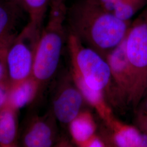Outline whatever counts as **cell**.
Returning a JSON list of instances; mask_svg holds the SVG:
<instances>
[{
  "mask_svg": "<svg viewBox=\"0 0 147 147\" xmlns=\"http://www.w3.org/2000/svg\"><path fill=\"white\" fill-rule=\"evenodd\" d=\"M67 17L70 33L105 59L125 39L131 24L105 10L95 0H78L68 9Z\"/></svg>",
  "mask_w": 147,
  "mask_h": 147,
  "instance_id": "obj_1",
  "label": "cell"
},
{
  "mask_svg": "<svg viewBox=\"0 0 147 147\" xmlns=\"http://www.w3.org/2000/svg\"><path fill=\"white\" fill-rule=\"evenodd\" d=\"M67 10L65 3H51L49 19L42 30L34 53L32 76L39 84L47 82L56 73L64 39V22Z\"/></svg>",
  "mask_w": 147,
  "mask_h": 147,
  "instance_id": "obj_2",
  "label": "cell"
},
{
  "mask_svg": "<svg viewBox=\"0 0 147 147\" xmlns=\"http://www.w3.org/2000/svg\"><path fill=\"white\" fill-rule=\"evenodd\" d=\"M125 49L132 79L129 105L135 110L147 90V5L130 25Z\"/></svg>",
  "mask_w": 147,
  "mask_h": 147,
  "instance_id": "obj_3",
  "label": "cell"
},
{
  "mask_svg": "<svg viewBox=\"0 0 147 147\" xmlns=\"http://www.w3.org/2000/svg\"><path fill=\"white\" fill-rule=\"evenodd\" d=\"M68 46L72 70L79 74L90 87L104 93L113 80L107 60L85 46L71 33L69 36Z\"/></svg>",
  "mask_w": 147,
  "mask_h": 147,
  "instance_id": "obj_4",
  "label": "cell"
},
{
  "mask_svg": "<svg viewBox=\"0 0 147 147\" xmlns=\"http://www.w3.org/2000/svg\"><path fill=\"white\" fill-rule=\"evenodd\" d=\"M42 31L28 22L8 47L5 62L10 87L31 77L34 53Z\"/></svg>",
  "mask_w": 147,
  "mask_h": 147,
  "instance_id": "obj_5",
  "label": "cell"
},
{
  "mask_svg": "<svg viewBox=\"0 0 147 147\" xmlns=\"http://www.w3.org/2000/svg\"><path fill=\"white\" fill-rule=\"evenodd\" d=\"M106 59L110 65L112 80L119 99L129 105L131 93L132 79L126 56L125 38L107 55Z\"/></svg>",
  "mask_w": 147,
  "mask_h": 147,
  "instance_id": "obj_6",
  "label": "cell"
},
{
  "mask_svg": "<svg viewBox=\"0 0 147 147\" xmlns=\"http://www.w3.org/2000/svg\"><path fill=\"white\" fill-rule=\"evenodd\" d=\"M84 100L75 84L64 85L53 101V115L55 119L63 124L69 125L81 112Z\"/></svg>",
  "mask_w": 147,
  "mask_h": 147,
  "instance_id": "obj_7",
  "label": "cell"
},
{
  "mask_svg": "<svg viewBox=\"0 0 147 147\" xmlns=\"http://www.w3.org/2000/svg\"><path fill=\"white\" fill-rule=\"evenodd\" d=\"M20 5L5 0L0 1V58L5 60V54L19 33L16 31L21 13Z\"/></svg>",
  "mask_w": 147,
  "mask_h": 147,
  "instance_id": "obj_8",
  "label": "cell"
},
{
  "mask_svg": "<svg viewBox=\"0 0 147 147\" xmlns=\"http://www.w3.org/2000/svg\"><path fill=\"white\" fill-rule=\"evenodd\" d=\"M55 118V117L53 118ZM51 117L36 119L27 127L22 139L24 146L49 147L56 139V127Z\"/></svg>",
  "mask_w": 147,
  "mask_h": 147,
  "instance_id": "obj_9",
  "label": "cell"
},
{
  "mask_svg": "<svg viewBox=\"0 0 147 147\" xmlns=\"http://www.w3.org/2000/svg\"><path fill=\"white\" fill-rule=\"evenodd\" d=\"M72 78L74 84L81 92L84 99L95 108L100 117L107 124H110L114 118L110 107L105 101L104 93L90 87L79 74L73 70Z\"/></svg>",
  "mask_w": 147,
  "mask_h": 147,
  "instance_id": "obj_10",
  "label": "cell"
},
{
  "mask_svg": "<svg viewBox=\"0 0 147 147\" xmlns=\"http://www.w3.org/2000/svg\"><path fill=\"white\" fill-rule=\"evenodd\" d=\"M113 131V141L117 147H147V135L137 127L122 124L115 119L109 124Z\"/></svg>",
  "mask_w": 147,
  "mask_h": 147,
  "instance_id": "obj_11",
  "label": "cell"
},
{
  "mask_svg": "<svg viewBox=\"0 0 147 147\" xmlns=\"http://www.w3.org/2000/svg\"><path fill=\"white\" fill-rule=\"evenodd\" d=\"M39 84L32 78L10 87L8 105L15 110H19L29 104L37 94Z\"/></svg>",
  "mask_w": 147,
  "mask_h": 147,
  "instance_id": "obj_12",
  "label": "cell"
},
{
  "mask_svg": "<svg viewBox=\"0 0 147 147\" xmlns=\"http://www.w3.org/2000/svg\"><path fill=\"white\" fill-rule=\"evenodd\" d=\"M17 111L7 105L0 110V146H15L18 133Z\"/></svg>",
  "mask_w": 147,
  "mask_h": 147,
  "instance_id": "obj_13",
  "label": "cell"
},
{
  "mask_svg": "<svg viewBox=\"0 0 147 147\" xmlns=\"http://www.w3.org/2000/svg\"><path fill=\"white\" fill-rule=\"evenodd\" d=\"M69 125L74 140L80 146L84 147L85 143L95 135L96 125L87 112H81Z\"/></svg>",
  "mask_w": 147,
  "mask_h": 147,
  "instance_id": "obj_14",
  "label": "cell"
},
{
  "mask_svg": "<svg viewBox=\"0 0 147 147\" xmlns=\"http://www.w3.org/2000/svg\"><path fill=\"white\" fill-rule=\"evenodd\" d=\"M50 3V0H22L23 8L28 16V22L42 30Z\"/></svg>",
  "mask_w": 147,
  "mask_h": 147,
  "instance_id": "obj_15",
  "label": "cell"
},
{
  "mask_svg": "<svg viewBox=\"0 0 147 147\" xmlns=\"http://www.w3.org/2000/svg\"><path fill=\"white\" fill-rule=\"evenodd\" d=\"M147 5V0H121L113 13L121 20L130 21L136 13Z\"/></svg>",
  "mask_w": 147,
  "mask_h": 147,
  "instance_id": "obj_16",
  "label": "cell"
},
{
  "mask_svg": "<svg viewBox=\"0 0 147 147\" xmlns=\"http://www.w3.org/2000/svg\"><path fill=\"white\" fill-rule=\"evenodd\" d=\"M135 110L136 127L147 135V90Z\"/></svg>",
  "mask_w": 147,
  "mask_h": 147,
  "instance_id": "obj_17",
  "label": "cell"
},
{
  "mask_svg": "<svg viewBox=\"0 0 147 147\" xmlns=\"http://www.w3.org/2000/svg\"><path fill=\"white\" fill-rule=\"evenodd\" d=\"M9 88L8 80L0 82V110L8 105Z\"/></svg>",
  "mask_w": 147,
  "mask_h": 147,
  "instance_id": "obj_18",
  "label": "cell"
},
{
  "mask_svg": "<svg viewBox=\"0 0 147 147\" xmlns=\"http://www.w3.org/2000/svg\"><path fill=\"white\" fill-rule=\"evenodd\" d=\"M105 10L113 13L116 6L121 0H95Z\"/></svg>",
  "mask_w": 147,
  "mask_h": 147,
  "instance_id": "obj_19",
  "label": "cell"
},
{
  "mask_svg": "<svg viewBox=\"0 0 147 147\" xmlns=\"http://www.w3.org/2000/svg\"><path fill=\"white\" fill-rule=\"evenodd\" d=\"M105 143L99 138L94 135L84 144V147H105Z\"/></svg>",
  "mask_w": 147,
  "mask_h": 147,
  "instance_id": "obj_20",
  "label": "cell"
},
{
  "mask_svg": "<svg viewBox=\"0 0 147 147\" xmlns=\"http://www.w3.org/2000/svg\"><path fill=\"white\" fill-rule=\"evenodd\" d=\"M7 80L5 60L0 58V82Z\"/></svg>",
  "mask_w": 147,
  "mask_h": 147,
  "instance_id": "obj_21",
  "label": "cell"
},
{
  "mask_svg": "<svg viewBox=\"0 0 147 147\" xmlns=\"http://www.w3.org/2000/svg\"><path fill=\"white\" fill-rule=\"evenodd\" d=\"M5 1H8V2H12V3L17 4V5H20L21 7H22L23 8L22 4V0H5Z\"/></svg>",
  "mask_w": 147,
  "mask_h": 147,
  "instance_id": "obj_22",
  "label": "cell"
},
{
  "mask_svg": "<svg viewBox=\"0 0 147 147\" xmlns=\"http://www.w3.org/2000/svg\"><path fill=\"white\" fill-rule=\"evenodd\" d=\"M66 1L67 0H50V3H65Z\"/></svg>",
  "mask_w": 147,
  "mask_h": 147,
  "instance_id": "obj_23",
  "label": "cell"
}]
</instances>
